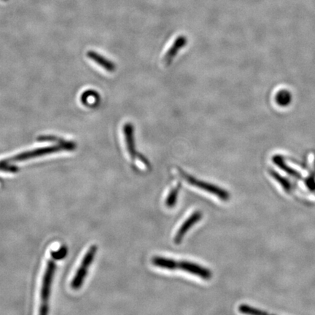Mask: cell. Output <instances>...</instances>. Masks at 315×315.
Returning <instances> with one entry per match:
<instances>
[{
    "label": "cell",
    "instance_id": "obj_10",
    "mask_svg": "<svg viewBox=\"0 0 315 315\" xmlns=\"http://www.w3.org/2000/svg\"><path fill=\"white\" fill-rule=\"evenodd\" d=\"M272 160L278 167L280 168L282 170L286 172L288 175L293 177L295 179H302V176H301V174H300L299 172H297V171L294 170L293 169L290 167V166H288V165L285 163L283 158H282V157H280V156H274V157H273L272 158Z\"/></svg>",
    "mask_w": 315,
    "mask_h": 315
},
{
    "label": "cell",
    "instance_id": "obj_17",
    "mask_svg": "<svg viewBox=\"0 0 315 315\" xmlns=\"http://www.w3.org/2000/svg\"><path fill=\"white\" fill-rule=\"evenodd\" d=\"M3 1H7V0H3Z\"/></svg>",
    "mask_w": 315,
    "mask_h": 315
},
{
    "label": "cell",
    "instance_id": "obj_4",
    "mask_svg": "<svg viewBox=\"0 0 315 315\" xmlns=\"http://www.w3.org/2000/svg\"><path fill=\"white\" fill-rule=\"evenodd\" d=\"M75 148L73 145L71 143H68L67 145H59V146L50 147V148H40V149L35 150V151H29V152L23 153V154H19L16 157L11 158L9 160H5L6 162H14L22 161V160H28V159L32 158L40 157V156L47 155V154H53L58 151H64V150H72Z\"/></svg>",
    "mask_w": 315,
    "mask_h": 315
},
{
    "label": "cell",
    "instance_id": "obj_16",
    "mask_svg": "<svg viewBox=\"0 0 315 315\" xmlns=\"http://www.w3.org/2000/svg\"><path fill=\"white\" fill-rule=\"evenodd\" d=\"M67 253V248L65 247H62L57 252H54L52 253V256L53 258L56 259H60V258H64Z\"/></svg>",
    "mask_w": 315,
    "mask_h": 315
},
{
    "label": "cell",
    "instance_id": "obj_3",
    "mask_svg": "<svg viewBox=\"0 0 315 315\" xmlns=\"http://www.w3.org/2000/svg\"><path fill=\"white\" fill-rule=\"evenodd\" d=\"M97 250V247L96 245H93L89 248V251L86 252L83 258V261H82L81 265L79 267L78 271L75 274V277L72 279V283H71V288L73 290H78L83 285V281H84L85 277L87 274L88 270H89V267L91 264L92 261L94 259L95 255Z\"/></svg>",
    "mask_w": 315,
    "mask_h": 315
},
{
    "label": "cell",
    "instance_id": "obj_2",
    "mask_svg": "<svg viewBox=\"0 0 315 315\" xmlns=\"http://www.w3.org/2000/svg\"><path fill=\"white\" fill-rule=\"evenodd\" d=\"M179 172L180 175H182V178L191 185L197 186V188H201L203 191H207L210 194H214L221 200L228 201L229 199V194L225 190L220 188L219 187L212 185V184L208 183V182H203V181L196 179L195 178L185 173V172L181 170V169H179Z\"/></svg>",
    "mask_w": 315,
    "mask_h": 315
},
{
    "label": "cell",
    "instance_id": "obj_12",
    "mask_svg": "<svg viewBox=\"0 0 315 315\" xmlns=\"http://www.w3.org/2000/svg\"><path fill=\"white\" fill-rule=\"evenodd\" d=\"M270 173L271 175V176L272 178H274V179L282 185V188L285 190L286 192H288V194L291 192L292 191V186L291 183H290L288 180H287L286 178H283V177L279 175L276 171L273 170V169H270Z\"/></svg>",
    "mask_w": 315,
    "mask_h": 315
},
{
    "label": "cell",
    "instance_id": "obj_13",
    "mask_svg": "<svg viewBox=\"0 0 315 315\" xmlns=\"http://www.w3.org/2000/svg\"><path fill=\"white\" fill-rule=\"evenodd\" d=\"M276 102L279 106H288L291 102V95L288 90H282L276 95Z\"/></svg>",
    "mask_w": 315,
    "mask_h": 315
},
{
    "label": "cell",
    "instance_id": "obj_5",
    "mask_svg": "<svg viewBox=\"0 0 315 315\" xmlns=\"http://www.w3.org/2000/svg\"><path fill=\"white\" fill-rule=\"evenodd\" d=\"M187 43H188V39H187L186 37L183 36V35L178 37L173 42L171 47L166 50L164 56H163L162 64H163V66H170L175 56L178 55V52L181 49L183 48Z\"/></svg>",
    "mask_w": 315,
    "mask_h": 315
},
{
    "label": "cell",
    "instance_id": "obj_15",
    "mask_svg": "<svg viewBox=\"0 0 315 315\" xmlns=\"http://www.w3.org/2000/svg\"><path fill=\"white\" fill-rule=\"evenodd\" d=\"M239 311L243 313V314L256 315L267 314V313H264V312L261 311L258 309L253 308V307H249L248 305H241L239 307Z\"/></svg>",
    "mask_w": 315,
    "mask_h": 315
},
{
    "label": "cell",
    "instance_id": "obj_1",
    "mask_svg": "<svg viewBox=\"0 0 315 315\" xmlns=\"http://www.w3.org/2000/svg\"><path fill=\"white\" fill-rule=\"evenodd\" d=\"M56 270V265L54 261L50 260L47 263V268L43 277V285L41 290V307H40V314H47L48 311V300L50 295V287H51L52 280L53 274Z\"/></svg>",
    "mask_w": 315,
    "mask_h": 315
},
{
    "label": "cell",
    "instance_id": "obj_8",
    "mask_svg": "<svg viewBox=\"0 0 315 315\" xmlns=\"http://www.w3.org/2000/svg\"><path fill=\"white\" fill-rule=\"evenodd\" d=\"M202 217V214L200 212H196L194 214H192L191 217L185 221V223L182 224V226L178 230V233H177L176 236H175V240H174L175 243L177 244V245L180 243L182 242V238L185 235L187 231L191 228L192 225L197 224L198 221H200Z\"/></svg>",
    "mask_w": 315,
    "mask_h": 315
},
{
    "label": "cell",
    "instance_id": "obj_7",
    "mask_svg": "<svg viewBox=\"0 0 315 315\" xmlns=\"http://www.w3.org/2000/svg\"><path fill=\"white\" fill-rule=\"evenodd\" d=\"M125 140L129 155L132 160H135L136 157H139V154L136 153L135 147V135H134V126L131 123H126L123 127Z\"/></svg>",
    "mask_w": 315,
    "mask_h": 315
},
{
    "label": "cell",
    "instance_id": "obj_9",
    "mask_svg": "<svg viewBox=\"0 0 315 315\" xmlns=\"http://www.w3.org/2000/svg\"><path fill=\"white\" fill-rule=\"evenodd\" d=\"M87 56L90 58L91 60L94 61L96 64L102 67L104 69L110 72H112L115 71V65L112 62H110L108 59H105L101 55L98 54L96 52L89 51Z\"/></svg>",
    "mask_w": 315,
    "mask_h": 315
},
{
    "label": "cell",
    "instance_id": "obj_14",
    "mask_svg": "<svg viewBox=\"0 0 315 315\" xmlns=\"http://www.w3.org/2000/svg\"><path fill=\"white\" fill-rule=\"evenodd\" d=\"M180 183L178 184V186L174 188L173 190H172V191L169 193V196H168L166 201V205L168 207H173L175 203H176L178 194H179V191L180 189Z\"/></svg>",
    "mask_w": 315,
    "mask_h": 315
},
{
    "label": "cell",
    "instance_id": "obj_11",
    "mask_svg": "<svg viewBox=\"0 0 315 315\" xmlns=\"http://www.w3.org/2000/svg\"><path fill=\"white\" fill-rule=\"evenodd\" d=\"M152 263L156 267L166 269V270H175L178 268V262L175 260L169 259V258L155 257L153 258Z\"/></svg>",
    "mask_w": 315,
    "mask_h": 315
},
{
    "label": "cell",
    "instance_id": "obj_6",
    "mask_svg": "<svg viewBox=\"0 0 315 315\" xmlns=\"http://www.w3.org/2000/svg\"><path fill=\"white\" fill-rule=\"evenodd\" d=\"M178 268L187 271V272L194 274V275L200 276L202 279H209L212 277V272L207 269L203 268L198 264L189 262V261H182L178 262Z\"/></svg>",
    "mask_w": 315,
    "mask_h": 315
}]
</instances>
